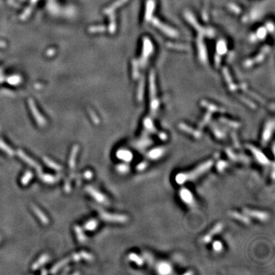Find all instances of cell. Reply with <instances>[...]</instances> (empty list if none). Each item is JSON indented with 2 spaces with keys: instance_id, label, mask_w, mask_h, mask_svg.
<instances>
[{
  "instance_id": "obj_1",
  "label": "cell",
  "mask_w": 275,
  "mask_h": 275,
  "mask_svg": "<svg viewBox=\"0 0 275 275\" xmlns=\"http://www.w3.org/2000/svg\"><path fill=\"white\" fill-rule=\"evenodd\" d=\"M213 166V160H209L201 163L189 172H180L175 176V181L177 184L183 185L188 181L196 180L200 176L203 175L209 170Z\"/></svg>"
},
{
  "instance_id": "obj_2",
  "label": "cell",
  "mask_w": 275,
  "mask_h": 275,
  "mask_svg": "<svg viewBox=\"0 0 275 275\" xmlns=\"http://www.w3.org/2000/svg\"><path fill=\"white\" fill-rule=\"evenodd\" d=\"M247 148L251 152L252 155L254 156L255 160H256L260 164L264 165V166L270 164V160H268L267 156L264 154V152H262L259 148H256V147H255L254 145H248Z\"/></svg>"
},
{
  "instance_id": "obj_3",
  "label": "cell",
  "mask_w": 275,
  "mask_h": 275,
  "mask_svg": "<svg viewBox=\"0 0 275 275\" xmlns=\"http://www.w3.org/2000/svg\"><path fill=\"white\" fill-rule=\"evenodd\" d=\"M179 197L181 200V201L184 203L185 205L188 206H194L196 203L195 198L189 189L187 188L183 187L179 191Z\"/></svg>"
},
{
  "instance_id": "obj_4",
  "label": "cell",
  "mask_w": 275,
  "mask_h": 275,
  "mask_svg": "<svg viewBox=\"0 0 275 275\" xmlns=\"http://www.w3.org/2000/svg\"><path fill=\"white\" fill-rule=\"evenodd\" d=\"M273 130H274V123L273 121H269L267 123L264 125V128L263 129L262 136H261V144L262 145H267V142L270 140L272 135H273Z\"/></svg>"
},
{
  "instance_id": "obj_5",
  "label": "cell",
  "mask_w": 275,
  "mask_h": 275,
  "mask_svg": "<svg viewBox=\"0 0 275 275\" xmlns=\"http://www.w3.org/2000/svg\"><path fill=\"white\" fill-rule=\"evenodd\" d=\"M243 212H244V213L245 215L251 216L253 218H255V219H258V221L261 222H265L270 218L269 214L266 212H263V211H259L251 209H243Z\"/></svg>"
},
{
  "instance_id": "obj_6",
  "label": "cell",
  "mask_w": 275,
  "mask_h": 275,
  "mask_svg": "<svg viewBox=\"0 0 275 275\" xmlns=\"http://www.w3.org/2000/svg\"><path fill=\"white\" fill-rule=\"evenodd\" d=\"M166 148L163 146L156 147V148H151V150L146 153V156L148 159L153 160H157L161 158L166 153Z\"/></svg>"
},
{
  "instance_id": "obj_7",
  "label": "cell",
  "mask_w": 275,
  "mask_h": 275,
  "mask_svg": "<svg viewBox=\"0 0 275 275\" xmlns=\"http://www.w3.org/2000/svg\"><path fill=\"white\" fill-rule=\"evenodd\" d=\"M149 134H144L134 141V147L139 151H143L152 145V140L149 138Z\"/></svg>"
},
{
  "instance_id": "obj_8",
  "label": "cell",
  "mask_w": 275,
  "mask_h": 275,
  "mask_svg": "<svg viewBox=\"0 0 275 275\" xmlns=\"http://www.w3.org/2000/svg\"><path fill=\"white\" fill-rule=\"evenodd\" d=\"M156 270L159 274L167 275L172 273L173 268L171 264L167 261H160L156 265Z\"/></svg>"
},
{
  "instance_id": "obj_9",
  "label": "cell",
  "mask_w": 275,
  "mask_h": 275,
  "mask_svg": "<svg viewBox=\"0 0 275 275\" xmlns=\"http://www.w3.org/2000/svg\"><path fill=\"white\" fill-rule=\"evenodd\" d=\"M223 229V225L222 223H218L217 225H215L209 232H208L206 235H205L203 238V241L204 243H208L209 241H211V240L212 239V237L215 236V235H217L218 233H219L222 231V229Z\"/></svg>"
},
{
  "instance_id": "obj_10",
  "label": "cell",
  "mask_w": 275,
  "mask_h": 275,
  "mask_svg": "<svg viewBox=\"0 0 275 275\" xmlns=\"http://www.w3.org/2000/svg\"><path fill=\"white\" fill-rule=\"evenodd\" d=\"M116 156H117L119 160H123L125 163H129L133 159V154L131 151H130L129 150L125 149V148H122V149H119V151L116 152Z\"/></svg>"
},
{
  "instance_id": "obj_11",
  "label": "cell",
  "mask_w": 275,
  "mask_h": 275,
  "mask_svg": "<svg viewBox=\"0 0 275 275\" xmlns=\"http://www.w3.org/2000/svg\"><path fill=\"white\" fill-rule=\"evenodd\" d=\"M143 125L145 134H154V133L157 132V129H156L154 123H153V122L150 119H145V120H144Z\"/></svg>"
},
{
  "instance_id": "obj_12",
  "label": "cell",
  "mask_w": 275,
  "mask_h": 275,
  "mask_svg": "<svg viewBox=\"0 0 275 275\" xmlns=\"http://www.w3.org/2000/svg\"><path fill=\"white\" fill-rule=\"evenodd\" d=\"M128 259L139 267L143 266L145 264V258L136 253H130L128 255Z\"/></svg>"
},
{
  "instance_id": "obj_13",
  "label": "cell",
  "mask_w": 275,
  "mask_h": 275,
  "mask_svg": "<svg viewBox=\"0 0 275 275\" xmlns=\"http://www.w3.org/2000/svg\"><path fill=\"white\" fill-rule=\"evenodd\" d=\"M229 215L232 217H233L234 218L238 220V221L244 223V224H248V223L250 222L249 218L247 215H243V214L238 213V212H234V211L233 212H231Z\"/></svg>"
},
{
  "instance_id": "obj_14",
  "label": "cell",
  "mask_w": 275,
  "mask_h": 275,
  "mask_svg": "<svg viewBox=\"0 0 275 275\" xmlns=\"http://www.w3.org/2000/svg\"><path fill=\"white\" fill-rule=\"evenodd\" d=\"M226 154H227L228 157L233 160H236V161H238V160H242V161L245 162V160H247V159H248L245 156L235 154V153H234L232 151H231L230 149H227L226 151Z\"/></svg>"
},
{
  "instance_id": "obj_15",
  "label": "cell",
  "mask_w": 275,
  "mask_h": 275,
  "mask_svg": "<svg viewBox=\"0 0 275 275\" xmlns=\"http://www.w3.org/2000/svg\"><path fill=\"white\" fill-rule=\"evenodd\" d=\"M212 250L215 252H216V253H220V252L222 251L223 249H224V246H223L222 242L218 241V240H215V241H214L213 242H212Z\"/></svg>"
},
{
  "instance_id": "obj_16",
  "label": "cell",
  "mask_w": 275,
  "mask_h": 275,
  "mask_svg": "<svg viewBox=\"0 0 275 275\" xmlns=\"http://www.w3.org/2000/svg\"><path fill=\"white\" fill-rule=\"evenodd\" d=\"M229 167V163L228 162L225 161V160H220L219 161H218V163H216V169L218 170V172H223L226 168Z\"/></svg>"
},
{
  "instance_id": "obj_17",
  "label": "cell",
  "mask_w": 275,
  "mask_h": 275,
  "mask_svg": "<svg viewBox=\"0 0 275 275\" xmlns=\"http://www.w3.org/2000/svg\"><path fill=\"white\" fill-rule=\"evenodd\" d=\"M117 170L121 174H127L128 172H129L130 167L127 163H121L117 167Z\"/></svg>"
},
{
  "instance_id": "obj_18",
  "label": "cell",
  "mask_w": 275,
  "mask_h": 275,
  "mask_svg": "<svg viewBox=\"0 0 275 275\" xmlns=\"http://www.w3.org/2000/svg\"><path fill=\"white\" fill-rule=\"evenodd\" d=\"M148 162L141 161L137 165V167H136V170H137L138 171H139V172H141V171L145 170L148 167Z\"/></svg>"
},
{
  "instance_id": "obj_19",
  "label": "cell",
  "mask_w": 275,
  "mask_h": 275,
  "mask_svg": "<svg viewBox=\"0 0 275 275\" xmlns=\"http://www.w3.org/2000/svg\"><path fill=\"white\" fill-rule=\"evenodd\" d=\"M158 138L162 141H165L167 138V134L164 132H161L158 134Z\"/></svg>"
}]
</instances>
